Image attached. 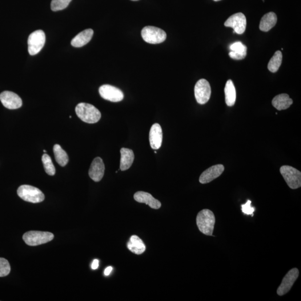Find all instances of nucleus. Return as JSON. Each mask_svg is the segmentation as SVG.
<instances>
[{
  "instance_id": "1",
  "label": "nucleus",
  "mask_w": 301,
  "mask_h": 301,
  "mask_svg": "<svg viewBox=\"0 0 301 301\" xmlns=\"http://www.w3.org/2000/svg\"><path fill=\"white\" fill-rule=\"evenodd\" d=\"M75 112L82 121L90 124L97 123L101 118L100 111L91 104L80 103L75 107Z\"/></svg>"
},
{
  "instance_id": "2",
  "label": "nucleus",
  "mask_w": 301,
  "mask_h": 301,
  "mask_svg": "<svg viewBox=\"0 0 301 301\" xmlns=\"http://www.w3.org/2000/svg\"><path fill=\"white\" fill-rule=\"evenodd\" d=\"M215 224V215L210 210L203 209L196 216V224L200 232L205 235H212Z\"/></svg>"
},
{
  "instance_id": "3",
  "label": "nucleus",
  "mask_w": 301,
  "mask_h": 301,
  "mask_svg": "<svg viewBox=\"0 0 301 301\" xmlns=\"http://www.w3.org/2000/svg\"><path fill=\"white\" fill-rule=\"evenodd\" d=\"M17 192L20 198L27 202L39 203L43 202L45 199V196L41 190L27 185L20 186Z\"/></svg>"
},
{
  "instance_id": "4",
  "label": "nucleus",
  "mask_w": 301,
  "mask_h": 301,
  "mask_svg": "<svg viewBox=\"0 0 301 301\" xmlns=\"http://www.w3.org/2000/svg\"><path fill=\"white\" fill-rule=\"evenodd\" d=\"M54 236L50 232L30 231L23 235V240L28 246H37L50 242Z\"/></svg>"
},
{
  "instance_id": "5",
  "label": "nucleus",
  "mask_w": 301,
  "mask_h": 301,
  "mask_svg": "<svg viewBox=\"0 0 301 301\" xmlns=\"http://www.w3.org/2000/svg\"><path fill=\"white\" fill-rule=\"evenodd\" d=\"M280 172L285 182L292 189H297L301 186V172L290 166H283Z\"/></svg>"
},
{
  "instance_id": "6",
  "label": "nucleus",
  "mask_w": 301,
  "mask_h": 301,
  "mask_svg": "<svg viewBox=\"0 0 301 301\" xmlns=\"http://www.w3.org/2000/svg\"><path fill=\"white\" fill-rule=\"evenodd\" d=\"M141 36L144 42L151 44L162 43L167 37L165 31L151 26L144 27L141 31Z\"/></svg>"
},
{
  "instance_id": "7",
  "label": "nucleus",
  "mask_w": 301,
  "mask_h": 301,
  "mask_svg": "<svg viewBox=\"0 0 301 301\" xmlns=\"http://www.w3.org/2000/svg\"><path fill=\"white\" fill-rule=\"evenodd\" d=\"M46 34L42 30H38L31 33L28 38V51L31 55L39 53L46 43Z\"/></svg>"
},
{
  "instance_id": "8",
  "label": "nucleus",
  "mask_w": 301,
  "mask_h": 301,
  "mask_svg": "<svg viewBox=\"0 0 301 301\" xmlns=\"http://www.w3.org/2000/svg\"><path fill=\"white\" fill-rule=\"evenodd\" d=\"M194 92L196 101L200 104L207 103L210 98L211 87L206 79H200L196 83Z\"/></svg>"
},
{
  "instance_id": "9",
  "label": "nucleus",
  "mask_w": 301,
  "mask_h": 301,
  "mask_svg": "<svg viewBox=\"0 0 301 301\" xmlns=\"http://www.w3.org/2000/svg\"><path fill=\"white\" fill-rule=\"evenodd\" d=\"M100 95L104 99L112 102L122 101L124 98L122 91L117 87L105 84L99 88Z\"/></svg>"
},
{
  "instance_id": "10",
  "label": "nucleus",
  "mask_w": 301,
  "mask_h": 301,
  "mask_svg": "<svg viewBox=\"0 0 301 301\" xmlns=\"http://www.w3.org/2000/svg\"><path fill=\"white\" fill-rule=\"evenodd\" d=\"M224 25L232 27L236 34H243L246 31L247 26L246 16L241 13L232 15L226 20Z\"/></svg>"
},
{
  "instance_id": "11",
  "label": "nucleus",
  "mask_w": 301,
  "mask_h": 301,
  "mask_svg": "<svg viewBox=\"0 0 301 301\" xmlns=\"http://www.w3.org/2000/svg\"><path fill=\"white\" fill-rule=\"evenodd\" d=\"M299 276V271L298 268H294L289 271L282 281V283L278 289V294L282 296L287 294L294 286Z\"/></svg>"
},
{
  "instance_id": "12",
  "label": "nucleus",
  "mask_w": 301,
  "mask_h": 301,
  "mask_svg": "<svg viewBox=\"0 0 301 301\" xmlns=\"http://www.w3.org/2000/svg\"><path fill=\"white\" fill-rule=\"evenodd\" d=\"M0 100L3 106L9 110H16L22 106L23 102L19 96L10 91L3 92L0 94Z\"/></svg>"
},
{
  "instance_id": "13",
  "label": "nucleus",
  "mask_w": 301,
  "mask_h": 301,
  "mask_svg": "<svg viewBox=\"0 0 301 301\" xmlns=\"http://www.w3.org/2000/svg\"><path fill=\"white\" fill-rule=\"evenodd\" d=\"M224 171V166L223 164H219L212 166L203 172L200 176L199 182L202 184L209 183L219 177Z\"/></svg>"
},
{
  "instance_id": "14",
  "label": "nucleus",
  "mask_w": 301,
  "mask_h": 301,
  "mask_svg": "<svg viewBox=\"0 0 301 301\" xmlns=\"http://www.w3.org/2000/svg\"><path fill=\"white\" fill-rule=\"evenodd\" d=\"M105 171L103 160L100 158H95L92 162L90 170L89 175L90 178L95 182H99L101 180Z\"/></svg>"
},
{
  "instance_id": "15",
  "label": "nucleus",
  "mask_w": 301,
  "mask_h": 301,
  "mask_svg": "<svg viewBox=\"0 0 301 301\" xmlns=\"http://www.w3.org/2000/svg\"><path fill=\"white\" fill-rule=\"evenodd\" d=\"M162 127L158 123L154 124L151 128L149 136L150 146L152 149H159L162 146Z\"/></svg>"
},
{
  "instance_id": "16",
  "label": "nucleus",
  "mask_w": 301,
  "mask_h": 301,
  "mask_svg": "<svg viewBox=\"0 0 301 301\" xmlns=\"http://www.w3.org/2000/svg\"><path fill=\"white\" fill-rule=\"evenodd\" d=\"M134 199L140 203H144L148 205L152 208L159 209L162 207V203L160 201L156 199L148 192L144 191H138L134 195Z\"/></svg>"
},
{
  "instance_id": "17",
  "label": "nucleus",
  "mask_w": 301,
  "mask_h": 301,
  "mask_svg": "<svg viewBox=\"0 0 301 301\" xmlns=\"http://www.w3.org/2000/svg\"><path fill=\"white\" fill-rule=\"evenodd\" d=\"M120 169L126 171L132 166L134 162L135 155L133 151L129 148H122L120 149Z\"/></svg>"
},
{
  "instance_id": "18",
  "label": "nucleus",
  "mask_w": 301,
  "mask_h": 301,
  "mask_svg": "<svg viewBox=\"0 0 301 301\" xmlns=\"http://www.w3.org/2000/svg\"><path fill=\"white\" fill-rule=\"evenodd\" d=\"M93 33V30L91 29L82 31L72 39L71 46L75 47H80L86 45L91 41Z\"/></svg>"
},
{
  "instance_id": "19",
  "label": "nucleus",
  "mask_w": 301,
  "mask_h": 301,
  "mask_svg": "<svg viewBox=\"0 0 301 301\" xmlns=\"http://www.w3.org/2000/svg\"><path fill=\"white\" fill-rule=\"evenodd\" d=\"M278 22V17L274 12L265 14L261 19L259 29L264 32H268L274 27Z\"/></svg>"
},
{
  "instance_id": "20",
  "label": "nucleus",
  "mask_w": 301,
  "mask_h": 301,
  "mask_svg": "<svg viewBox=\"0 0 301 301\" xmlns=\"http://www.w3.org/2000/svg\"><path fill=\"white\" fill-rule=\"evenodd\" d=\"M292 103L293 100L287 94H280L276 95L272 101L273 106L278 111L288 109Z\"/></svg>"
},
{
  "instance_id": "21",
  "label": "nucleus",
  "mask_w": 301,
  "mask_h": 301,
  "mask_svg": "<svg viewBox=\"0 0 301 301\" xmlns=\"http://www.w3.org/2000/svg\"><path fill=\"white\" fill-rule=\"evenodd\" d=\"M127 248L136 255H142L146 250V246L142 239L137 235H132L127 244Z\"/></svg>"
},
{
  "instance_id": "22",
  "label": "nucleus",
  "mask_w": 301,
  "mask_h": 301,
  "mask_svg": "<svg viewBox=\"0 0 301 301\" xmlns=\"http://www.w3.org/2000/svg\"><path fill=\"white\" fill-rule=\"evenodd\" d=\"M226 102L228 106H233L236 100V90L233 82L228 80L224 89Z\"/></svg>"
},
{
  "instance_id": "23",
  "label": "nucleus",
  "mask_w": 301,
  "mask_h": 301,
  "mask_svg": "<svg viewBox=\"0 0 301 301\" xmlns=\"http://www.w3.org/2000/svg\"><path fill=\"white\" fill-rule=\"evenodd\" d=\"M53 151L55 159L59 165L63 167L67 165L69 162V158H68L67 152L58 144H55Z\"/></svg>"
},
{
  "instance_id": "24",
  "label": "nucleus",
  "mask_w": 301,
  "mask_h": 301,
  "mask_svg": "<svg viewBox=\"0 0 301 301\" xmlns=\"http://www.w3.org/2000/svg\"><path fill=\"white\" fill-rule=\"evenodd\" d=\"M282 62V53L280 51H277L268 64V69L272 73H276L279 69Z\"/></svg>"
},
{
  "instance_id": "25",
  "label": "nucleus",
  "mask_w": 301,
  "mask_h": 301,
  "mask_svg": "<svg viewBox=\"0 0 301 301\" xmlns=\"http://www.w3.org/2000/svg\"><path fill=\"white\" fill-rule=\"evenodd\" d=\"M42 162L44 169H45L47 174L50 176L54 175L55 174V168L50 156L46 154H44L42 156Z\"/></svg>"
},
{
  "instance_id": "26",
  "label": "nucleus",
  "mask_w": 301,
  "mask_h": 301,
  "mask_svg": "<svg viewBox=\"0 0 301 301\" xmlns=\"http://www.w3.org/2000/svg\"><path fill=\"white\" fill-rule=\"evenodd\" d=\"M71 0H52L51 9L53 11H57L65 9L69 5Z\"/></svg>"
},
{
  "instance_id": "27",
  "label": "nucleus",
  "mask_w": 301,
  "mask_h": 301,
  "mask_svg": "<svg viewBox=\"0 0 301 301\" xmlns=\"http://www.w3.org/2000/svg\"><path fill=\"white\" fill-rule=\"evenodd\" d=\"M230 49L234 53L247 55V47L240 42H235L230 46Z\"/></svg>"
},
{
  "instance_id": "28",
  "label": "nucleus",
  "mask_w": 301,
  "mask_h": 301,
  "mask_svg": "<svg viewBox=\"0 0 301 301\" xmlns=\"http://www.w3.org/2000/svg\"><path fill=\"white\" fill-rule=\"evenodd\" d=\"M11 267L9 262L5 258H0V278L7 276L10 274Z\"/></svg>"
},
{
  "instance_id": "29",
  "label": "nucleus",
  "mask_w": 301,
  "mask_h": 301,
  "mask_svg": "<svg viewBox=\"0 0 301 301\" xmlns=\"http://www.w3.org/2000/svg\"><path fill=\"white\" fill-rule=\"evenodd\" d=\"M251 200H248V202L246 204H242L241 207H242V211L244 214L254 216L255 208L251 207Z\"/></svg>"
},
{
  "instance_id": "30",
  "label": "nucleus",
  "mask_w": 301,
  "mask_h": 301,
  "mask_svg": "<svg viewBox=\"0 0 301 301\" xmlns=\"http://www.w3.org/2000/svg\"><path fill=\"white\" fill-rule=\"evenodd\" d=\"M229 55L231 58L234 60H242L246 57V56L234 53V52L232 51L229 53Z\"/></svg>"
},
{
  "instance_id": "31",
  "label": "nucleus",
  "mask_w": 301,
  "mask_h": 301,
  "mask_svg": "<svg viewBox=\"0 0 301 301\" xmlns=\"http://www.w3.org/2000/svg\"><path fill=\"white\" fill-rule=\"evenodd\" d=\"M98 267H99V260L98 259H94L93 260V263H92V268L93 269V270H97Z\"/></svg>"
},
{
  "instance_id": "32",
  "label": "nucleus",
  "mask_w": 301,
  "mask_h": 301,
  "mask_svg": "<svg viewBox=\"0 0 301 301\" xmlns=\"http://www.w3.org/2000/svg\"><path fill=\"white\" fill-rule=\"evenodd\" d=\"M112 270H113V268H112V267H107L105 271H104V275L106 276H109L111 274Z\"/></svg>"
},
{
  "instance_id": "33",
  "label": "nucleus",
  "mask_w": 301,
  "mask_h": 301,
  "mask_svg": "<svg viewBox=\"0 0 301 301\" xmlns=\"http://www.w3.org/2000/svg\"><path fill=\"white\" fill-rule=\"evenodd\" d=\"M214 1H221V0H214Z\"/></svg>"
},
{
  "instance_id": "34",
  "label": "nucleus",
  "mask_w": 301,
  "mask_h": 301,
  "mask_svg": "<svg viewBox=\"0 0 301 301\" xmlns=\"http://www.w3.org/2000/svg\"><path fill=\"white\" fill-rule=\"evenodd\" d=\"M46 150H44V153H46Z\"/></svg>"
},
{
  "instance_id": "35",
  "label": "nucleus",
  "mask_w": 301,
  "mask_h": 301,
  "mask_svg": "<svg viewBox=\"0 0 301 301\" xmlns=\"http://www.w3.org/2000/svg\"><path fill=\"white\" fill-rule=\"evenodd\" d=\"M132 1H138V0H132Z\"/></svg>"
}]
</instances>
